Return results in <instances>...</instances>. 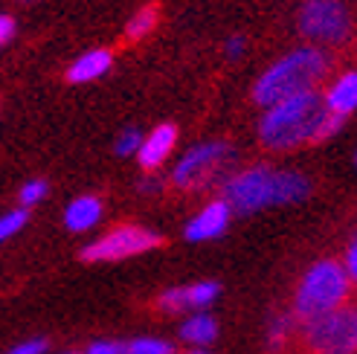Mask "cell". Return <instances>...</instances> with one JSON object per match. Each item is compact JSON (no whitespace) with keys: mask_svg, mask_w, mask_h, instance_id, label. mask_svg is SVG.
<instances>
[{"mask_svg":"<svg viewBox=\"0 0 357 354\" xmlns=\"http://www.w3.org/2000/svg\"><path fill=\"white\" fill-rule=\"evenodd\" d=\"M314 192V183L305 174L294 169H273V166H250L233 171L221 183L224 201L233 209V215H253L267 206H288L305 201Z\"/></svg>","mask_w":357,"mask_h":354,"instance_id":"6da1fadb","label":"cell"},{"mask_svg":"<svg viewBox=\"0 0 357 354\" xmlns=\"http://www.w3.org/2000/svg\"><path fill=\"white\" fill-rule=\"evenodd\" d=\"M326 105L317 91L299 93L264 108L259 119V143L267 151H296L302 146H317L319 122L326 119Z\"/></svg>","mask_w":357,"mask_h":354,"instance_id":"7a4b0ae2","label":"cell"},{"mask_svg":"<svg viewBox=\"0 0 357 354\" xmlns=\"http://www.w3.org/2000/svg\"><path fill=\"white\" fill-rule=\"evenodd\" d=\"M328 56L319 47H299L288 56H282L259 76L253 84V102L259 108H271L299 93H311L328 76Z\"/></svg>","mask_w":357,"mask_h":354,"instance_id":"3957f363","label":"cell"},{"mask_svg":"<svg viewBox=\"0 0 357 354\" xmlns=\"http://www.w3.org/2000/svg\"><path fill=\"white\" fill-rule=\"evenodd\" d=\"M349 293H351V282L349 273L343 268V261H334V259H319L314 261L311 268L302 273L299 285L294 291V320L299 325H305L317 316H323L334 308H340L349 302Z\"/></svg>","mask_w":357,"mask_h":354,"instance_id":"277c9868","label":"cell"},{"mask_svg":"<svg viewBox=\"0 0 357 354\" xmlns=\"http://www.w3.org/2000/svg\"><path fill=\"white\" fill-rule=\"evenodd\" d=\"M233 166V148L229 143L221 139H212V143H201L189 148L177 166L172 169V186L183 189V192H195V189H206L215 180H227L221 171H229Z\"/></svg>","mask_w":357,"mask_h":354,"instance_id":"5b68a950","label":"cell"},{"mask_svg":"<svg viewBox=\"0 0 357 354\" xmlns=\"http://www.w3.org/2000/svg\"><path fill=\"white\" fill-rule=\"evenodd\" d=\"M311 354H357V305H340L302 325Z\"/></svg>","mask_w":357,"mask_h":354,"instance_id":"8992f818","label":"cell"},{"mask_svg":"<svg viewBox=\"0 0 357 354\" xmlns=\"http://www.w3.org/2000/svg\"><path fill=\"white\" fill-rule=\"evenodd\" d=\"M157 247H163V236L154 233V229L137 226V224H119L87 247H82L79 256L82 261L105 264V261H119V259L149 253V250H157Z\"/></svg>","mask_w":357,"mask_h":354,"instance_id":"52a82bcc","label":"cell"},{"mask_svg":"<svg viewBox=\"0 0 357 354\" xmlns=\"http://www.w3.org/2000/svg\"><path fill=\"white\" fill-rule=\"evenodd\" d=\"M299 32L314 44H346L351 15L343 0H308L299 9Z\"/></svg>","mask_w":357,"mask_h":354,"instance_id":"ba28073f","label":"cell"},{"mask_svg":"<svg viewBox=\"0 0 357 354\" xmlns=\"http://www.w3.org/2000/svg\"><path fill=\"white\" fill-rule=\"evenodd\" d=\"M229 218H233V209H229V203L224 198H215V201H209L198 212V215L186 224L183 236H186V241H195V244L212 241V238H218V236L227 233Z\"/></svg>","mask_w":357,"mask_h":354,"instance_id":"9c48e42d","label":"cell"},{"mask_svg":"<svg viewBox=\"0 0 357 354\" xmlns=\"http://www.w3.org/2000/svg\"><path fill=\"white\" fill-rule=\"evenodd\" d=\"M174 143H177V128L172 122H163L157 125L149 137H142V146L137 151V160L146 171H157L169 160V154L174 151Z\"/></svg>","mask_w":357,"mask_h":354,"instance_id":"30bf717a","label":"cell"},{"mask_svg":"<svg viewBox=\"0 0 357 354\" xmlns=\"http://www.w3.org/2000/svg\"><path fill=\"white\" fill-rule=\"evenodd\" d=\"M114 64V52L111 49H87L84 56H79L73 64L67 67V82L70 84H87L96 82L111 70Z\"/></svg>","mask_w":357,"mask_h":354,"instance_id":"8fae6325","label":"cell"},{"mask_svg":"<svg viewBox=\"0 0 357 354\" xmlns=\"http://www.w3.org/2000/svg\"><path fill=\"white\" fill-rule=\"evenodd\" d=\"M102 215H105L102 198H96V194H82L73 203H67L64 224L70 233H87V229H93L102 221Z\"/></svg>","mask_w":357,"mask_h":354,"instance_id":"7c38bea8","label":"cell"},{"mask_svg":"<svg viewBox=\"0 0 357 354\" xmlns=\"http://www.w3.org/2000/svg\"><path fill=\"white\" fill-rule=\"evenodd\" d=\"M323 105H326L328 114H337L343 119L357 111V73H354V70L343 73L340 79L328 87V91L323 93Z\"/></svg>","mask_w":357,"mask_h":354,"instance_id":"4fadbf2b","label":"cell"},{"mask_svg":"<svg viewBox=\"0 0 357 354\" xmlns=\"http://www.w3.org/2000/svg\"><path fill=\"white\" fill-rule=\"evenodd\" d=\"M215 337H218V323H215V316H209V314H204V311L186 316L183 325H181V340H186L189 346L204 348V346H209V343H215Z\"/></svg>","mask_w":357,"mask_h":354,"instance_id":"5bb4252c","label":"cell"},{"mask_svg":"<svg viewBox=\"0 0 357 354\" xmlns=\"http://www.w3.org/2000/svg\"><path fill=\"white\" fill-rule=\"evenodd\" d=\"M157 21H160V6H157V3H149V6L137 9L131 21L125 24V41H128V44L142 41L146 35H151V32H154Z\"/></svg>","mask_w":357,"mask_h":354,"instance_id":"9a60e30c","label":"cell"},{"mask_svg":"<svg viewBox=\"0 0 357 354\" xmlns=\"http://www.w3.org/2000/svg\"><path fill=\"white\" fill-rule=\"evenodd\" d=\"M294 328H296V320H294V314H291V311L271 316V323H267V348H271L273 354L282 351L284 346H288Z\"/></svg>","mask_w":357,"mask_h":354,"instance_id":"2e32d148","label":"cell"},{"mask_svg":"<svg viewBox=\"0 0 357 354\" xmlns=\"http://www.w3.org/2000/svg\"><path fill=\"white\" fill-rule=\"evenodd\" d=\"M218 296H221V285H218V282H195V285H186L189 311H204L209 305H215Z\"/></svg>","mask_w":357,"mask_h":354,"instance_id":"e0dca14e","label":"cell"},{"mask_svg":"<svg viewBox=\"0 0 357 354\" xmlns=\"http://www.w3.org/2000/svg\"><path fill=\"white\" fill-rule=\"evenodd\" d=\"M154 305H157V311H163V314H183V311H189L186 285L163 291V293H160V296L154 299Z\"/></svg>","mask_w":357,"mask_h":354,"instance_id":"ac0fdd59","label":"cell"},{"mask_svg":"<svg viewBox=\"0 0 357 354\" xmlns=\"http://www.w3.org/2000/svg\"><path fill=\"white\" fill-rule=\"evenodd\" d=\"M26 221H29V209H24V206L12 209V212H3V215H0V244L15 238L26 226Z\"/></svg>","mask_w":357,"mask_h":354,"instance_id":"d6986e66","label":"cell"},{"mask_svg":"<svg viewBox=\"0 0 357 354\" xmlns=\"http://www.w3.org/2000/svg\"><path fill=\"white\" fill-rule=\"evenodd\" d=\"M125 354H174V346L157 337H137L125 343Z\"/></svg>","mask_w":357,"mask_h":354,"instance_id":"ffe728a7","label":"cell"},{"mask_svg":"<svg viewBox=\"0 0 357 354\" xmlns=\"http://www.w3.org/2000/svg\"><path fill=\"white\" fill-rule=\"evenodd\" d=\"M47 192H50L47 180H41V177H35V180H29V183H24V186H21V192H17V201H21V206H24V209H32V206H38V203L47 198Z\"/></svg>","mask_w":357,"mask_h":354,"instance_id":"44dd1931","label":"cell"},{"mask_svg":"<svg viewBox=\"0 0 357 354\" xmlns=\"http://www.w3.org/2000/svg\"><path fill=\"white\" fill-rule=\"evenodd\" d=\"M139 146H142V131H139V128H125V131L116 137V154H119V157L137 154Z\"/></svg>","mask_w":357,"mask_h":354,"instance_id":"7402d4cb","label":"cell"},{"mask_svg":"<svg viewBox=\"0 0 357 354\" xmlns=\"http://www.w3.org/2000/svg\"><path fill=\"white\" fill-rule=\"evenodd\" d=\"M343 125H346V119H343V116L326 114V119L319 122V131H317V146H319V143H328L331 137H337V134L343 131Z\"/></svg>","mask_w":357,"mask_h":354,"instance_id":"603a6c76","label":"cell"},{"mask_svg":"<svg viewBox=\"0 0 357 354\" xmlns=\"http://www.w3.org/2000/svg\"><path fill=\"white\" fill-rule=\"evenodd\" d=\"M82 354H125V343H116V340H96L91 343Z\"/></svg>","mask_w":357,"mask_h":354,"instance_id":"cb8c5ba5","label":"cell"},{"mask_svg":"<svg viewBox=\"0 0 357 354\" xmlns=\"http://www.w3.org/2000/svg\"><path fill=\"white\" fill-rule=\"evenodd\" d=\"M47 348H50V343L44 337H35V340H26V343H17L6 354H47Z\"/></svg>","mask_w":357,"mask_h":354,"instance_id":"d4e9b609","label":"cell"},{"mask_svg":"<svg viewBox=\"0 0 357 354\" xmlns=\"http://www.w3.org/2000/svg\"><path fill=\"white\" fill-rule=\"evenodd\" d=\"M343 268L349 273V282L357 288V241L349 244V250H346V259H343Z\"/></svg>","mask_w":357,"mask_h":354,"instance_id":"484cf974","label":"cell"},{"mask_svg":"<svg viewBox=\"0 0 357 354\" xmlns=\"http://www.w3.org/2000/svg\"><path fill=\"white\" fill-rule=\"evenodd\" d=\"M163 180H160V177H154V171H146V177H142V180L137 183V189L139 192H146V194H160L163 192Z\"/></svg>","mask_w":357,"mask_h":354,"instance_id":"4316f807","label":"cell"},{"mask_svg":"<svg viewBox=\"0 0 357 354\" xmlns=\"http://www.w3.org/2000/svg\"><path fill=\"white\" fill-rule=\"evenodd\" d=\"M15 38V21L9 15H0V47H6Z\"/></svg>","mask_w":357,"mask_h":354,"instance_id":"83f0119b","label":"cell"},{"mask_svg":"<svg viewBox=\"0 0 357 354\" xmlns=\"http://www.w3.org/2000/svg\"><path fill=\"white\" fill-rule=\"evenodd\" d=\"M241 52H244V38L241 35H233V38L227 41V56L229 59H241Z\"/></svg>","mask_w":357,"mask_h":354,"instance_id":"f1b7e54d","label":"cell"},{"mask_svg":"<svg viewBox=\"0 0 357 354\" xmlns=\"http://www.w3.org/2000/svg\"><path fill=\"white\" fill-rule=\"evenodd\" d=\"M186 354H209V351H204V348H192V351H186Z\"/></svg>","mask_w":357,"mask_h":354,"instance_id":"f546056e","label":"cell"},{"mask_svg":"<svg viewBox=\"0 0 357 354\" xmlns=\"http://www.w3.org/2000/svg\"><path fill=\"white\" fill-rule=\"evenodd\" d=\"M354 169H357V151H354Z\"/></svg>","mask_w":357,"mask_h":354,"instance_id":"4dcf8cb0","label":"cell"},{"mask_svg":"<svg viewBox=\"0 0 357 354\" xmlns=\"http://www.w3.org/2000/svg\"><path fill=\"white\" fill-rule=\"evenodd\" d=\"M21 3H35V0H21Z\"/></svg>","mask_w":357,"mask_h":354,"instance_id":"1f68e13d","label":"cell"},{"mask_svg":"<svg viewBox=\"0 0 357 354\" xmlns=\"http://www.w3.org/2000/svg\"><path fill=\"white\" fill-rule=\"evenodd\" d=\"M61 354H79V351H61Z\"/></svg>","mask_w":357,"mask_h":354,"instance_id":"d6a6232c","label":"cell"}]
</instances>
